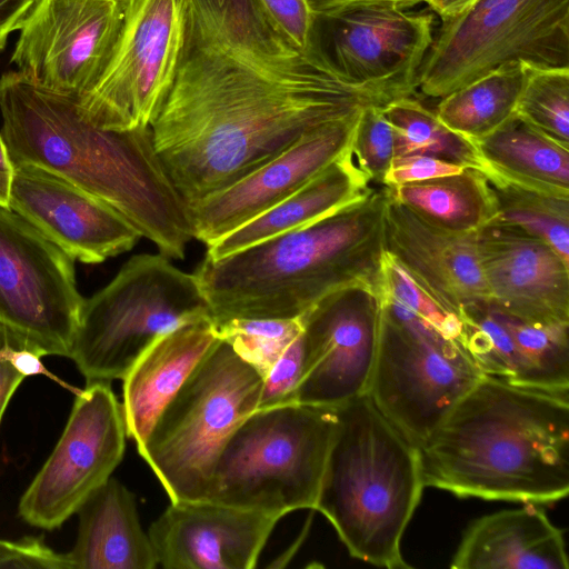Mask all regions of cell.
<instances>
[{"label": "cell", "mask_w": 569, "mask_h": 569, "mask_svg": "<svg viewBox=\"0 0 569 569\" xmlns=\"http://www.w3.org/2000/svg\"><path fill=\"white\" fill-rule=\"evenodd\" d=\"M173 82L150 124L156 152L186 202L248 176L306 134L391 101L292 47L256 0H180Z\"/></svg>", "instance_id": "6da1fadb"}, {"label": "cell", "mask_w": 569, "mask_h": 569, "mask_svg": "<svg viewBox=\"0 0 569 569\" xmlns=\"http://www.w3.org/2000/svg\"><path fill=\"white\" fill-rule=\"evenodd\" d=\"M1 134L13 166L44 169L101 200L169 259L193 239L187 204L167 174L150 128L113 131L84 119L77 100L19 71L0 77Z\"/></svg>", "instance_id": "7a4b0ae2"}, {"label": "cell", "mask_w": 569, "mask_h": 569, "mask_svg": "<svg viewBox=\"0 0 569 569\" xmlns=\"http://www.w3.org/2000/svg\"><path fill=\"white\" fill-rule=\"evenodd\" d=\"M419 452L425 486L552 503L569 492V397L482 376Z\"/></svg>", "instance_id": "3957f363"}, {"label": "cell", "mask_w": 569, "mask_h": 569, "mask_svg": "<svg viewBox=\"0 0 569 569\" xmlns=\"http://www.w3.org/2000/svg\"><path fill=\"white\" fill-rule=\"evenodd\" d=\"M386 188L301 228L220 259L204 256L193 273L213 322L297 319L340 289L379 295L386 251Z\"/></svg>", "instance_id": "277c9868"}, {"label": "cell", "mask_w": 569, "mask_h": 569, "mask_svg": "<svg viewBox=\"0 0 569 569\" xmlns=\"http://www.w3.org/2000/svg\"><path fill=\"white\" fill-rule=\"evenodd\" d=\"M315 510L349 553L389 569L410 568L401 539L425 486L419 448L368 395L339 408Z\"/></svg>", "instance_id": "5b68a950"}, {"label": "cell", "mask_w": 569, "mask_h": 569, "mask_svg": "<svg viewBox=\"0 0 569 569\" xmlns=\"http://www.w3.org/2000/svg\"><path fill=\"white\" fill-rule=\"evenodd\" d=\"M337 408L289 402L249 415L213 466L204 500L279 517L316 508Z\"/></svg>", "instance_id": "8992f818"}, {"label": "cell", "mask_w": 569, "mask_h": 569, "mask_svg": "<svg viewBox=\"0 0 569 569\" xmlns=\"http://www.w3.org/2000/svg\"><path fill=\"white\" fill-rule=\"evenodd\" d=\"M262 376L218 339L158 416L139 455L171 502L204 500L216 460L258 409Z\"/></svg>", "instance_id": "52a82bcc"}, {"label": "cell", "mask_w": 569, "mask_h": 569, "mask_svg": "<svg viewBox=\"0 0 569 569\" xmlns=\"http://www.w3.org/2000/svg\"><path fill=\"white\" fill-rule=\"evenodd\" d=\"M204 319L212 317L193 273L161 253L137 254L84 299L69 358L87 382L122 380L158 338Z\"/></svg>", "instance_id": "ba28073f"}, {"label": "cell", "mask_w": 569, "mask_h": 569, "mask_svg": "<svg viewBox=\"0 0 569 569\" xmlns=\"http://www.w3.org/2000/svg\"><path fill=\"white\" fill-rule=\"evenodd\" d=\"M380 329L368 396L417 448L483 376L463 341L380 293Z\"/></svg>", "instance_id": "9c48e42d"}, {"label": "cell", "mask_w": 569, "mask_h": 569, "mask_svg": "<svg viewBox=\"0 0 569 569\" xmlns=\"http://www.w3.org/2000/svg\"><path fill=\"white\" fill-rule=\"evenodd\" d=\"M569 68V0H478L442 22L418 73L439 98L508 63Z\"/></svg>", "instance_id": "30bf717a"}, {"label": "cell", "mask_w": 569, "mask_h": 569, "mask_svg": "<svg viewBox=\"0 0 569 569\" xmlns=\"http://www.w3.org/2000/svg\"><path fill=\"white\" fill-rule=\"evenodd\" d=\"M84 299L74 259L0 206V332L44 356L70 357Z\"/></svg>", "instance_id": "8fae6325"}, {"label": "cell", "mask_w": 569, "mask_h": 569, "mask_svg": "<svg viewBox=\"0 0 569 569\" xmlns=\"http://www.w3.org/2000/svg\"><path fill=\"white\" fill-rule=\"evenodd\" d=\"M182 40L180 0H123L110 59L77 101L82 117L106 130L150 128L173 82Z\"/></svg>", "instance_id": "7c38bea8"}, {"label": "cell", "mask_w": 569, "mask_h": 569, "mask_svg": "<svg viewBox=\"0 0 569 569\" xmlns=\"http://www.w3.org/2000/svg\"><path fill=\"white\" fill-rule=\"evenodd\" d=\"M433 31L431 11L357 4L315 14L310 50L343 81L396 100L417 93Z\"/></svg>", "instance_id": "4fadbf2b"}, {"label": "cell", "mask_w": 569, "mask_h": 569, "mask_svg": "<svg viewBox=\"0 0 569 569\" xmlns=\"http://www.w3.org/2000/svg\"><path fill=\"white\" fill-rule=\"evenodd\" d=\"M127 437L110 382H87L51 455L20 498V517L40 529L59 528L111 477Z\"/></svg>", "instance_id": "5bb4252c"}, {"label": "cell", "mask_w": 569, "mask_h": 569, "mask_svg": "<svg viewBox=\"0 0 569 569\" xmlns=\"http://www.w3.org/2000/svg\"><path fill=\"white\" fill-rule=\"evenodd\" d=\"M122 20L123 0H38L11 62L33 84L78 101L102 74Z\"/></svg>", "instance_id": "9a60e30c"}, {"label": "cell", "mask_w": 569, "mask_h": 569, "mask_svg": "<svg viewBox=\"0 0 569 569\" xmlns=\"http://www.w3.org/2000/svg\"><path fill=\"white\" fill-rule=\"evenodd\" d=\"M300 321L303 370L290 402L339 408L368 395L379 341L378 295L363 287L337 290Z\"/></svg>", "instance_id": "2e32d148"}, {"label": "cell", "mask_w": 569, "mask_h": 569, "mask_svg": "<svg viewBox=\"0 0 569 569\" xmlns=\"http://www.w3.org/2000/svg\"><path fill=\"white\" fill-rule=\"evenodd\" d=\"M360 111L315 129L248 176L187 204L193 238L210 246L299 190L350 150Z\"/></svg>", "instance_id": "e0dca14e"}, {"label": "cell", "mask_w": 569, "mask_h": 569, "mask_svg": "<svg viewBox=\"0 0 569 569\" xmlns=\"http://www.w3.org/2000/svg\"><path fill=\"white\" fill-rule=\"evenodd\" d=\"M9 208L72 259L101 263L141 238L111 207L34 166H14Z\"/></svg>", "instance_id": "ac0fdd59"}, {"label": "cell", "mask_w": 569, "mask_h": 569, "mask_svg": "<svg viewBox=\"0 0 569 569\" xmlns=\"http://www.w3.org/2000/svg\"><path fill=\"white\" fill-rule=\"evenodd\" d=\"M279 517L210 500L171 502L148 535L166 569H252Z\"/></svg>", "instance_id": "d6986e66"}, {"label": "cell", "mask_w": 569, "mask_h": 569, "mask_svg": "<svg viewBox=\"0 0 569 569\" xmlns=\"http://www.w3.org/2000/svg\"><path fill=\"white\" fill-rule=\"evenodd\" d=\"M463 345L483 376L569 397V322H536L490 303L461 315Z\"/></svg>", "instance_id": "ffe728a7"}, {"label": "cell", "mask_w": 569, "mask_h": 569, "mask_svg": "<svg viewBox=\"0 0 569 569\" xmlns=\"http://www.w3.org/2000/svg\"><path fill=\"white\" fill-rule=\"evenodd\" d=\"M386 192V251L437 302L459 317L469 308L490 303L478 232H456L433 224Z\"/></svg>", "instance_id": "44dd1931"}, {"label": "cell", "mask_w": 569, "mask_h": 569, "mask_svg": "<svg viewBox=\"0 0 569 569\" xmlns=\"http://www.w3.org/2000/svg\"><path fill=\"white\" fill-rule=\"evenodd\" d=\"M477 244L490 305L536 322H569V262L543 240L488 224Z\"/></svg>", "instance_id": "7402d4cb"}, {"label": "cell", "mask_w": 569, "mask_h": 569, "mask_svg": "<svg viewBox=\"0 0 569 569\" xmlns=\"http://www.w3.org/2000/svg\"><path fill=\"white\" fill-rule=\"evenodd\" d=\"M218 339L212 319L181 325L158 338L127 372L121 406L127 436L137 448Z\"/></svg>", "instance_id": "603a6c76"}, {"label": "cell", "mask_w": 569, "mask_h": 569, "mask_svg": "<svg viewBox=\"0 0 569 569\" xmlns=\"http://www.w3.org/2000/svg\"><path fill=\"white\" fill-rule=\"evenodd\" d=\"M455 569H568L563 532L546 511L526 502L475 520L465 531Z\"/></svg>", "instance_id": "cb8c5ba5"}, {"label": "cell", "mask_w": 569, "mask_h": 569, "mask_svg": "<svg viewBox=\"0 0 569 569\" xmlns=\"http://www.w3.org/2000/svg\"><path fill=\"white\" fill-rule=\"evenodd\" d=\"M72 569H153L157 557L134 496L110 477L80 507Z\"/></svg>", "instance_id": "d4e9b609"}, {"label": "cell", "mask_w": 569, "mask_h": 569, "mask_svg": "<svg viewBox=\"0 0 569 569\" xmlns=\"http://www.w3.org/2000/svg\"><path fill=\"white\" fill-rule=\"evenodd\" d=\"M369 183L350 149L291 196L208 246L206 257L220 259L317 221L362 197Z\"/></svg>", "instance_id": "484cf974"}, {"label": "cell", "mask_w": 569, "mask_h": 569, "mask_svg": "<svg viewBox=\"0 0 569 569\" xmlns=\"http://www.w3.org/2000/svg\"><path fill=\"white\" fill-rule=\"evenodd\" d=\"M475 143L488 170L526 188L569 198V144L552 139L516 113Z\"/></svg>", "instance_id": "4316f807"}, {"label": "cell", "mask_w": 569, "mask_h": 569, "mask_svg": "<svg viewBox=\"0 0 569 569\" xmlns=\"http://www.w3.org/2000/svg\"><path fill=\"white\" fill-rule=\"evenodd\" d=\"M388 193L429 222L456 232H478L497 216L487 176L467 168L460 173L385 186Z\"/></svg>", "instance_id": "83f0119b"}, {"label": "cell", "mask_w": 569, "mask_h": 569, "mask_svg": "<svg viewBox=\"0 0 569 569\" xmlns=\"http://www.w3.org/2000/svg\"><path fill=\"white\" fill-rule=\"evenodd\" d=\"M525 81V63L505 64L442 97L435 112L450 130L476 142L515 114Z\"/></svg>", "instance_id": "f1b7e54d"}, {"label": "cell", "mask_w": 569, "mask_h": 569, "mask_svg": "<svg viewBox=\"0 0 569 569\" xmlns=\"http://www.w3.org/2000/svg\"><path fill=\"white\" fill-rule=\"evenodd\" d=\"M382 113L393 131L395 157L430 156L483 173L488 171L476 143L450 130L418 99H396L382 107Z\"/></svg>", "instance_id": "f546056e"}, {"label": "cell", "mask_w": 569, "mask_h": 569, "mask_svg": "<svg viewBox=\"0 0 569 569\" xmlns=\"http://www.w3.org/2000/svg\"><path fill=\"white\" fill-rule=\"evenodd\" d=\"M497 203L490 224L518 229L551 246L569 262V198L526 188L496 172L485 173Z\"/></svg>", "instance_id": "4dcf8cb0"}, {"label": "cell", "mask_w": 569, "mask_h": 569, "mask_svg": "<svg viewBox=\"0 0 569 569\" xmlns=\"http://www.w3.org/2000/svg\"><path fill=\"white\" fill-rule=\"evenodd\" d=\"M516 116L552 139L569 144V68L526 64Z\"/></svg>", "instance_id": "1f68e13d"}, {"label": "cell", "mask_w": 569, "mask_h": 569, "mask_svg": "<svg viewBox=\"0 0 569 569\" xmlns=\"http://www.w3.org/2000/svg\"><path fill=\"white\" fill-rule=\"evenodd\" d=\"M212 325L217 337L229 342L262 378L302 330L300 318L230 319Z\"/></svg>", "instance_id": "d6a6232c"}, {"label": "cell", "mask_w": 569, "mask_h": 569, "mask_svg": "<svg viewBox=\"0 0 569 569\" xmlns=\"http://www.w3.org/2000/svg\"><path fill=\"white\" fill-rule=\"evenodd\" d=\"M380 293L390 296L443 333L462 340L461 318L437 302L388 251L381 262Z\"/></svg>", "instance_id": "836d02e7"}, {"label": "cell", "mask_w": 569, "mask_h": 569, "mask_svg": "<svg viewBox=\"0 0 569 569\" xmlns=\"http://www.w3.org/2000/svg\"><path fill=\"white\" fill-rule=\"evenodd\" d=\"M351 154L370 182L383 184L395 157V136L382 106L361 109L351 142Z\"/></svg>", "instance_id": "e575fe53"}, {"label": "cell", "mask_w": 569, "mask_h": 569, "mask_svg": "<svg viewBox=\"0 0 569 569\" xmlns=\"http://www.w3.org/2000/svg\"><path fill=\"white\" fill-rule=\"evenodd\" d=\"M303 370L301 332L287 346L263 377L258 409L289 403Z\"/></svg>", "instance_id": "d590c367"}, {"label": "cell", "mask_w": 569, "mask_h": 569, "mask_svg": "<svg viewBox=\"0 0 569 569\" xmlns=\"http://www.w3.org/2000/svg\"><path fill=\"white\" fill-rule=\"evenodd\" d=\"M274 29L297 50L311 48L315 13L307 0H256Z\"/></svg>", "instance_id": "8d00e7d4"}, {"label": "cell", "mask_w": 569, "mask_h": 569, "mask_svg": "<svg viewBox=\"0 0 569 569\" xmlns=\"http://www.w3.org/2000/svg\"><path fill=\"white\" fill-rule=\"evenodd\" d=\"M0 568L72 569V565L67 553L56 552L41 538L23 537L0 538Z\"/></svg>", "instance_id": "74e56055"}, {"label": "cell", "mask_w": 569, "mask_h": 569, "mask_svg": "<svg viewBox=\"0 0 569 569\" xmlns=\"http://www.w3.org/2000/svg\"><path fill=\"white\" fill-rule=\"evenodd\" d=\"M467 168L422 154L393 157L382 186H400L460 173Z\"/></svg>", "instance_id": "f35d334b"}, {"label": "cell", "mask_w": 569, "mask_h": 569, "mask_svg": "<svg viewBox=\"0 0 569 569\" xmlns=\"http://www.w3.org/2000/svg\"><path fill=\"white\" fill-rule=\"evenodd\" d=\"M38 0H0V50L11 32L21 28Z\"/></svg>", "instance_id": "ab89813d"}, {"label": "cell", "mask_w": 569, "mask_h": 569, "mask_svg": "<svg viewBox=\"0 0 569 569\" xmlns=\"http://www.w3.org/2000/svg\"><path fill=\"white\" fill-rule=\"evenodd\" d=\"M4 338V336H3ZM3 351L12 367L26 377L30 376H47L56 379L43 366L41 356L32 350L18 347L6 338L3 340Z\"/></svg>", "instance_id": "60d3db41"}, {"label": "cell", "mask_w": 569, "mask_h": 569, "mask_svg": "<svg viewBox=\"0 0 569 569\" xmlns=\"http://www.w3.org/2000/svg\"><path fill=\"white\" fill-rule=\"evenodd\" d=\"M3 340V335L0 332V423L13 393L24 379V376L16 370L6 357Z\"/></svg>", "instance_id": "b9f144b4"}, {"label": "cell", "mask_w": 569, "mask_h": 569, "mask_svg": "<svg viewBox=\"0 0 569 569\" xmlns=\"http://www.w3.org/2000/svg\"><path fill=\"white\" fill-rule=\"evenodd\" d=\"M307 2L315 14L328 13L342 8L367 3H388L403 9L419 4L418 0H307Z\"/></svg>", "instance_id": "7bdbcfd3"}, {"label": "cell", "mask_w": 569, "mask_h": 569, "mask_svg": "<svg viewBox=\"0 0 569 569\" xmlns=\"http://www.w3.org/2000/svg\"><path fill=\"white\" fill-rule=\"evenodd\" d=\"M419 3H426L432 13H436L442 22L453 20L471 7H473L478 0H418Z\"/></svg>", "instance_id": "ee69618b"}, {"label": "cell", "mask_w": 569, "mask_h": 569, "mask_svg": "<svg viewBox=\"0 0 569 569\" xmlns=\"http://www.w3.org/2000/svg\"><path fill=\"white\" fill-rule=\"evenodd\" d=\"M14 177V166L9 157L7 144L0 132V206L9 208L10 193Z\"/></svg>", "instance_id": "f6af8a7d"}]
</instances>
